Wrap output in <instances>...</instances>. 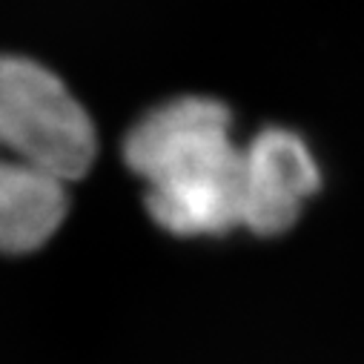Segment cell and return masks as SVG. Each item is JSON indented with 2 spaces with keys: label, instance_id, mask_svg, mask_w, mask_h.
<instances>
[{
  "label": "cell",
  "instance_id": "3",
  "mask_svg": "<svg viewBox=\"0 0 364 364\" xmlns=\"http://www.w3.org/2000/svg\"><path fill=\"white\" fill-rule=\"evenodd\" d=\"M250 190L244 227L252 235L272 238L287 232L304 201L321 187L318 164L304 138L284 127H267L247 144Z\"/></svg>",
  "mask_w": 364,
  "mask_h": 364
},
{
  "label": "cell",
  "instance_id": "2",
  "mask_svg": "<svg viewBox=\"0 0 364 364\" xmlns=\"http://www.w3.org/2000/svg\"><path fill=\"white\" fill-rule=\"evenodd\" d=\"M124 161L146 181V210L161 230L193 238L244 227L250 161L221 101L184 95L149 109L124 138Z\"/></svg>",
  "mask_w": 364,
  "mask_h": 364
},
{
  "label": "cell",
  "instance_id": "1",
  "mask_svg": "<svg viewBox=\"0 0 364 364\" xmlns=\"http://www.w3.org/2000/svg\"><path fill=\"white\" fill-rule=\"evenodd\" d=\"M98 155L89 112L46 66L0 55V252L41 250Z\"/></svg>",
  "mask_w": 364,
  "mask_h": 364
}]
</instances>
